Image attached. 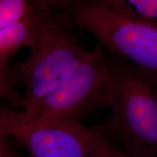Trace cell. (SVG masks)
<instances>
[{
	"instance_id": "obj_6",
	"label": "cell",
	"mask_w": 157,
	"mask_h": 157,
	"mask_svg": "<svg viewBox=\"0 0 157 157\" xmlns=\"http://www.w3.org/2000/svg\"><path fill=\"white\" fill-rule=\"evenodd\" d=\"M51 10H53L40 9L32 5L24 18L0 30V74L8 69L9 63L21 49L29 48L35 42Z\"/></svg>"
},
{
	"instance_id": "obj_12",
	"label": "cell",
	"mask_w": 157,
	"mask_h": 157,
	"mask_svg": "<svg viewBox=\"0 0 157 157\" xmlns=\"http://www.w3.org/2000/svg\"><path fill=\"white\" fill-rule=\"evenodd\" d=\"M15 157H25V156H22V155H20L17 154V153H16V154H15ZM28 157H29V156H28Z\"/></svg>"
},
{
	"instance_id": "obj_3",
	"label": "cell",
	"mask_w": 157,
	"mask_h": 157,
	"mask_svg": "<svg viewBox=\"0 0 157 157\" xmlns=\"http://www.w3.org/2000/svg\"><path fill=\"white\" fill-rule=\"evenodd\" d=\"M61 12L74 25L157 82V21L125 14L105 0H74Z\"/></svg>"
},
{
	"instance_id": "obj_11",
	"label": "cell",
	"mask_w": 157,
	"mask_h": 157,
	"mask_svg": "<svg viewBox=\"0 0 157 157\" xmlns=\"http://www.w3.org/2000/svg\"><path fill=\"white\" fill-rule=\"evenodd\" d=\"M1 137V157H15L16 152L9 146V137Z\"/></svg>"
},
{
	"instance_id": "obj_1",
	"label": "cell",
	"mask_w": 157,
	"mask_h": 157,
	"mask_svg": "<svg viewBox=\"0 0 157 157\" xmlns=\"http://www.w3.org/2000/svg\"><path fill=\"white\" fill-rule=\"evenodd\" d=\"M74 25L61 11L51 10L29 47L28 57L0 74V87L23 85L25 109L34 106L85 60L90 51L78 43Z\"/></svg>"
},
{
	"instance_id": "obj_9",
	"label": "cell",
	"mask_w": 157,
	"mask_h": 157,
	"mask_svg": "<svg viewBox=\"0 0 157 157\" xmlns=\"http://www.w3.org/2000/svg\"><path fill=\"white\" fill-rule=\"evenodd\" d=\"M109 134L100 139L87 157H130L111 142Z\"/></svg>"
},
{
	"instance_id": "obj_2",
	"label": "cell",
	"mask_w": 157,
	"mask_h": 157,
	"mask_svg": "<svg viewBox=\"0 0 157 157\" xmlns=\"http://www.w3.org/2000/svg\"><path fill=\"white\" fill-rule=\"evenodd\" d=\"M109 52L111 129L130 157H157V82Z\"/></svg>"
},
{
	"instance_id": "obj_10",
	"label": "cell",
	"mask_w": 157,
	"mask_h": 157,
	"mask_svg": "<svg viewBox=\"0 0 157 157\" xmlns=\"http://www.w3.org/2000/svg\"><path fill=\"white\" fill-rule=\"evenodd\" d=\"M74 0H30V2L40 9L61 10Z\"/></svg>"
},
{
	"instance_id": "obj_7",
	"label": "cell",
	"mask_w": 157,
	"mask_h": 157,
	"mask_svg": "<svg viewBox=\"0 0 157 157\" xmlns=\"http://www.w3.org/2000/svg\"><path fill=\"white\" fill-rule=\"evenodd\" d=\"M115 9L132 16L157 21V0H105Z\"/></svg>"
},
{
	"instance_id": "obj_4",
	"label": "cell",
	"mask_w": 157,
	"mask_h": 157,
	"mask_svg": "<svg viewBox=\"0 0 157 157\" xmlns=\"http://www.w3.org/2000/svg\"><path fill=\"white\" fill-rule=\"evenodd\" d=\"M111 91L109 61L103 45L98 42L67 78L22 112L31 119L82 121L96 110L109 107Z\"/></svg>"
},
{
	"instance_id": "obj_8",
	"label": "cell",
	"mask_w": 157,
	"mask_h": 157,
	"mask_svg": "<svg viewBox=\"0 0 157 157\" xmlns=\"http://www.w3.org/2000/svg\"><path fill=\"white\" fill-rule=\"evenodd\" d=\"M31 8L30 0H0V30L18 23Z\"/></svg>"
},
{
	"instance_id": "obj_5",
	"label": "cell",
	"mask_w": 157,
	"mask_h": 157,
	"mask_svg": "<svg viewBox=\"0 0 157 157\" xmlns=\"http://www.w3.org/2000/svg\"><path fill=\"white\" fill-rule=\"evenodd\" d=\"M110 129V123L90 127L82 121L31 119L4 104L0 108V136L15 139L29 157H87Z\"/></svg>"
}]
</instances>
